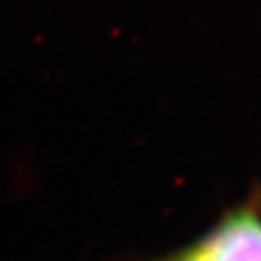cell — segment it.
<instances>
[{
	"label": "cell",
	"mask_w": 261,
	"mask_h": 261,
	"mask_svg": "<svg viewBox=\"0 0 261 261\" xmlns=\"http://www.w3.org/2000/svg\"><path fill=\"white\" fill-rule=\"evenodd\" d=\"M194 247L203 261H261V220L238 211Z\"/></svg>",
	"instance_id": "obj_1"
},
{
	"label": "cell",
	"mask_w": 261,
	"mask_h": 261,
	"mask_svg": "<svg viewBox=\"0 0 261 261\" xmlns=\"http://www.w3.org/2000/svg\"><path fill=\"white\" fill-rule=\"evenodd\" d=\"M163 261H203V257L200 256L198 249H196L194 245H192L191 249L181 250V252H178L176 256L169 257V259H163Z\"/></svg>",
	"instance_id": "obj_2"
}]
</instances>
